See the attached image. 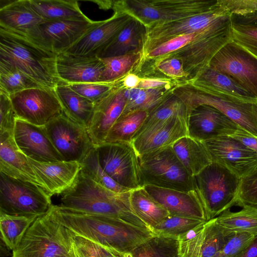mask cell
I'll return each instance as SVG.
<instances>
[{
    "mask_svg": "<svg viewBox=\"0 0 257 257\" xmlns=\"http://www.w3.org/2000/svg\"><path fill=\"white\" fill-rule=\"evenodd\" d=\"M17 118L10 96L0 92V134H14Z\"/></svg>",
    "mask_w": 257,
    "mask_h": 257,
    "instance_id": "obj_49",
    "label": "cell"
},
{
    "mask_svg": "<svg viewBox=\"0 0 257 257\" xmlns=\"http://www.w3.org/2000/svg\"><path fill=\"white\" fill-rule=\"evenodd\" d=\"M45 22L33 8L30 0L8 1L0 7V28L30 39Z\"/></svg>",
    "mask_w": 257,
    "mask_h": 257,
    "instance_id": "obj_26",
    "label": "cell"
},
{
    "mask_svg": "<svg viewBox=\"0 0 257 257\" xmlns=\"http://www.w3.org/2000/svg\"><path fill=\"white\" fill-rule=\"evenodd\" d=\"M239 126L216 108L201 105L188 116V136L201 142L233 135Z\"/></svg>",
    "mask_w": 257,
    "mask_h": 257,
    "instance_id": "obj_20",
    "label": "cell"
},
{
    "mask_svg": "<svg viewBox=\"0 0 257 257\" xmlns=\"http://www.w3.org/2000/svg\"><path fill=\"white\" fill-rule=\"evenodd\" d=\"M231 23L257 26V11L244 14H231Z\"/></svg>",
    "mask_w": 257,
    "mask_h": 257,
    "instance_id": "obj_52",
    "label": "cell"
},
{
    "mask_svg": "<svg viewBox=\"0 0 257 257\" xmlns=\"http://www.w3.org/2000/svg\"><path fill=\"white\" fill-rule=\"evenodd\" d=\"M230 14L219 0V4L216 7L205 13L177 21L154 24L147 27L141 60L152 50L161 44L176 37L202 30Z\"/></svg>",
    "mask_w": 257,
    "mask_h": 257,
    "instance_id": "obj_11",
    "label": "cell"
},
{
    "mask_svg": "<svg viewBox=\"0 0 257 257\" xmlns=\"http://www.w3.org/2000/svg\"><path fill=\"white\" fill-rule=\"evenodd\" d=\"M142 78L139 75L133 73H129L122 78V83L126 88H134L138 87Z\"/></svg>",
    "mask_w": 257,
    "mask_h": 257,
    "instance_id": "obj_54",
    "label": "cell"
},
{
    "mask_svg": "<svg viewBox=\"0 0 257 257\" xmlns=\"http://www.w3.org/2000/svg\"><path fill=\"white\" fill-rule=\"evenodd\" d=\"M234 42L257 58V26L232 24Z\"/></svg>",
    "mask_w": 257,
    "mask_h": 257,
    "instance_id": "obj_45",
    "label": "cell"
},
{
    "mask_svg": "<svg viewBox=\"0 0 257 257\" xmlns=\"http://www.w3.org/2000/svg\"><path fill=\"white\" fill-rule=\"evenodd\" d=\"M154 68L171 78H184L186 80L187 75L181 61L174 58L165 59L153 64Z\"/></svg>",
    "mask_w": 257,
    "mask_h": 257,
    "instance_id": "obj_50",
    "label": "cell"
},
{
    "mask_svg": "<svg viewBox=\"0 0 257 257\" xmlns=\"http://www.w3.org/2000/svg\"><path fill=\"white\" fill-rule=\"evenodd\" d=\"M63 113L73 121L89 126L94 113V104L79 94L68 84L60 82L54 89Z\"/></svg>",
    "mask_w": 257,
    "mask_h": 257,
    "instance_id": "obj_29",
    "label": "cell"
},
{
    "mask_svg": "<svg viewBox=\"0 0 257 257\" xmlns=\"http://www.w3.org/2000/svg\"><path fill=\"white\" fill-rule=\"evenodd\" d=\"M141 59V52L100 58L104 65V70L100 82H112L119 80L134 69Z\"/></svg>",
    "mask_w": 257,
    "mask_h": 257,
    "instance_id": "obj_41",
    "label": "cell"
},
{
    "mask_svg": "<svg viewBox=\"0 0 257 257\" xmlns=\"http://www.w3.org/2000/svg\"><path fill=\"white\" fill-rule=\"evenodd\" d=\"M125 89L119 84L94 104L93 117L87 131L95 147L104 143L110 129L121 115L126 102Z\"/></svg>",
    "mask_w": 257,
    "mask_h": 257,
    "instance_id": "obj_21",
    "label": "cell"
},
{
    "mask_svg": "<svg viewBox=\"0 0 257 257\" xmlns=\"http://www.w3.org/2000/svg\"><path fill=\"white\" fill-rule=\"evenodd\" d=\"M36 12L45 21L81 19L87 17L76 1L30 0Z\"/></svg>",
    "mask_w": 257,
    "mask_h": 257,
    "instance_id": "obj_33",
    "label": "cell"
},
{
    "mask_svg": "<svg viewBox=\"0 0 257 257\" xmlns=\"http://www.w3.org/2000/svg\"><path fill=\"white\" fill-rule=\"evenodd\" d=\"M170 82L159 78H142L138 86L141 89H154L167 87Z\"/></svg>",
    "mask_w": 257,
    "mask_h": 257,
    "instance_id": "obj_53",
    "label": "cell"
},
{
    "mask_svg": "<svg viewBox=\"0 0 257 257\" xmlns=\"http://www.w3.org/2000/svg\"><path fill=\"white\" fill-rule=\"evenodd\" d=\"M235 232L218 223L216 217L198 225L178 238L181 257H215Z\"/></svg>",
    "mask_w": 257,
    "mask_h": 257,
    "instance_id": "obj_15",
    "label": "cell"
},
{
    "mask_svg": "<svg viewBox=\"0 0 257 257\" xmlns=\"http://www.w3.org/2000/svg\"><path fill=\"white\" fill-rule=\"evenodd\" d=\"M201 220L170 214L151 229L155 235L174 238L178 237L204 222Z\"/></svg>",
    "mask_w": 257,
    "mask_h": 257,
    "instance_id": "obj_43",
    "label": "cell"
},
{
    "mask_svg": "<svg viewBox=\"0 0 257 257\" xmlns=\"http://www.w3.org/2000/svg\"><path fill=\"white\" fill-rule=\"evenodd\" d=\"M36 219L0 212L1 238L6 246L13 251L15 249L29 227Z\"/></svg>",
    "mask_w": 257,
    "mask_h": 257,
    "instance_id": "obj_39",
    "label": "cell"
},
{
    "mask_svg": "<svg viewBox=\"0 0 257 257\" xmlns=\"http://www.w3.org/2000/svg\"><path fill=\"white\" fill-rule=\"evenodd\" d=\"M236 257H257V236Z\"/></svg>",
    "mask_w": 257,
    "mask_h": 257,
    "instance_id": "obj_55",
    "label": "cell"
},
{
    "mask_svg": "<svg viewBox=\"0 0 257 257\" xmlns=\"http://www.w3.org/2000/svg\"><path fill=\"white\" fill-rule=\"evenodd\" d=\"M130 191L121 193L111 191L94 181L81 168L73 184L61 194V203L58 206L70 210L118 218L149 229L132 208Z\"/></svg>",
    "mask_w": 257,
    "mask_h": 257,
    "instance_id": "obj_2",
    "label": "cell"
},
{
    "mask_svg": "<svg viewBox=\"0 0 257 257\" xmlns=\"http://www.w3.org/2000/svg\"><path fill=\"white\" fill-rule=\"evenodd\" d=\"M57 54L24 36L0 28V61L13 65L43 87L55 89L61 82Z\"/></svg>",
    "mask_w": 257,
    "mask_h": 257,
    "instance_id": "obj_3",
    "label": "cell"
},
{
    "mask_svg": "<svg viewBox=\"0 0 257 257\" xmlns=\"http://www.w3.org/2000/svg\"><path fill=\"white\" fill-rule=\"evenodd\" d=\"M96 22L88 18L45 21L39 25L30 40L58 54L73 46Z\"/></svg>",
    "mask_w": 257,
    "mask_h": 257,
    "instance_id": "obj_16",
    "label": "cell"
},
{
    "mask_svg": "<svg viewBox=\"0 0 257 257\" xmlns=\"http://www.w3.org/2000/svg\"><path fill=\"white\" fill-rule=\"evenodd\" d=\"M139 156L144 186L187 192L195 190L193 177L178 159L172 146Z\"/></svg>",
    "mask_w": 257,
    "mask_h": 257,
    "instance_id": "obj_9",
    "label": "cell"
},
{
    "mask_svg": "<svg viewBox=\"0 0 257 257\" xmlns=\"http://www.w3.org/2000/svg\"><path fill=\"white\" fill-rule=\"evenodd\" d=\"M82 169L94 181L102 187L115 193L130 191L110 177L101 166L96 147L93 148L81 163Z\"/></svg>",
    "mask_w": 257,
    "mask_h": 257,
    "instance_id": "obj_42",
    "label": "cell"
},
{
    "mask_svg": "<svg viewBox=\"0 0 257 257\" xmlns=\"http://www.w3.org/2000/svg\"><path fill=\"white\" fill-rule=\"evenodd\" d=\"M41 87L43 86L17 67L0 61V92L10 96L26 89Z\"/></svg>",
    "mask_w": 257,
    "mask_h": 257,
    "instance_id": "obj_40",
    "label": "cell"
},
{
    "mask_svg": "<svg viewBox=\"0 0 257 257\" xmlns=\"http://www.w3.org/2000/svg\"><path fill=\"white\" fill-rule=\"evenodd\" d=\"M172 148L185 169L192 177L212 162L203 143L189 136L177 140Z\"/></svg>",
    "mask_w": 257,
    "mask_h": 257,
    "instance_id": "obj_30",
    "label": "cell"
},
{
    "mask_svg": "<svg viewBox=\"0 0 257 257\" xmlns=\"http://www.w3.org/2000/svg\"><path fill=\"white\" fill-rule=\"evenodd\" d=\"M53 208L60 221L75 236L120 253L132 251L155 235L148 229L118 218L70 210L58 205H53Z\"/></svg>",
    "mask_w": 257,
    "mask_h": 257,
    "instance_id": "obj_1",
    "label": "cell"
},
{
    "mask_svg": "<svg viewBox=\"0 0 257 257\" xmlns=\"http://www.w3.org/2000/svg\"><path fill=\"white\" fill-rule=\"evenodd\" d=\"M74 245L76 257H117L110 249L81 236H75Z\"/></svg>",
    "mask_w": 257,
    "mask_h": 257,
    "instance_id": "obj_46",
    "label": "cell"
},
{
    "mask_svg": "<svg viewBox=\"0 0 257 257\" xmlns=\"http://www.w3.org/2000/svg\"><path fill=\"white\" fill-rule=\"evenodd\" d=\"M172 93L185 105L188 115L201 105L213 106L248 133L257 137V102L246 101L216 92L192 81L177 85Z\"/></svg>",
    "mask_w": 257,
    "mask_h": 257,
    "instance_id": "obj_5",
    "label": "cell"
},
{
    "mask_svg": "<svg viewBox=\"0 0 257 257\" xmlns=\"http://www.w3.org/2000/svg\"><path fill=\"white\" fill-rule=\"evenodd\" d=\"M75 236L59 219L52 205L32 223L13 257H76Z\"/></svg>",
    "mask_w": 257,
    "mask_h": 257,
    "instance_id": "obj_4",
    "label": "cell"
},
{
    "mask_svg": "<svg viewBox=\"0 0 257 257\" xmlns=\"http://www.w3.org/2000/svg\"><path fill=\"white\" fill-rule=\"evenodd\" d=\"M191 81L216 92L246 101L257 102L256 98L228 75L209 67L205 69L197 79Z\"/></svg>",
    "mask_w": 257,
    "mask_h": 257,
    "instance_id": "obj_32",
    "label": "cell"
},
{
    "mask_svg": "<svg viewBox=\"0 0 257 257\" xmlns=\"http://www.w3.org/2000/svg\"><path fill=\"white\" fill-rule=\"evenodd\" d=\"M188 136V118L176 116L140 133L132 143L139 155L172 146Z\"/></svg>",
    "mask_w": 257,
    "mask_h": 257,
    "instance_id": "obj_22",
    "label": "cell"
},
{
    "mask_svg": "<svg viewBox=\"0 0 257 257\" xmlns=\"http://www.w3.org/2000/svg\"><path fill=\"white\" fill-rule=\"evenodd\" d=\"M18 118L38 126H44L63 113L54 89L32 88L10 95Z\"/></svg>",
    "mask_w": 257,
    "mask_h": 257,
    "instance_id": "obj_13",
    "label": "cell"
},
{
    "mask_svg": "<svg viewBox=\"0 0 257 257\" xmlns=\"http://www.w3.org/2000/svg\"><path fill=\"white\" fill-rule=\"evenodd\" d=\"M14 138L18 148L28 158L42 162L64 161L44 126L34 125L17 118Z\"/></svg>",
    "mask_w": 257,
    "mask_h": 257,
    "instance_id": "obj_19",
    "label": "cell"
},
{
    "mask_svg": "<svg viewBox=\"0 0 257 257\" xmlns=\"http://www.w3.org/2000/svg\"><path fill=\"white\" fill-rule=\"evenodd\" d=\"M202 142L212 162L241 179L257 167V153L230 136H220Z\"/></svg>",
    "mask_w": 257,
    "mask_h": 257,
    "instance_id": "obj_17",
    "label": "cell"
},
{
    "mask_svg": "<svg viewBox=\"0 0 257 257\" xmlns=\"http://www.w3.org/2000/svg\"><path fill=\"white\" fill-rule=\"evenodd\" d=\"M113 252L117 257H181L177 239L157 235L131 251L124 253Z\"/></svg>",
    "mask_w": 257,
    "mask_h": 257,
    "instance_id": "obj_34",
    "label": "cell"
},
{
    "mask_svg": "<svg viewBox=\"0 0 257 257\" xmlns=\"http://www.w3.org/2000/svg\"><path fill=\"white\" fill-rule=\"evenodd\" d=\"M44 127L64 161L81 163L95 147L87 128L64 113L49 121Z\"/></svg>",
    "mask_w": 257,
    "mask_h": 257,
    "instance_id": "obj_14",
    "label": "cell"
},
{
    "mask_svg": "<svg viewBox=\"0 0 257 257\" xmlns=\"http://www.w3.org/2000/svg\"><path fill=\"white\" fill-rule=\"evenodd\" d=\"M28 160L44 188L51 196L61 195L69 188L82 168L81 164L77 161L42 162L29 158Z\"/></svg>",
    "mask_w": 257,
    "mask_h": 257,
    "instance_id": "obj_24",
    "label": "cell"
},
{
    "mask_svg": "<svg viewBox=\"0 0 257 257\" xmlns=\"http://www.w3.org/2000/svg\"><path fill=\"white\" fill-rule=\"evenodd\" d=\"M0 172L44 188L31 168L27 157L16 145L14 134L9 133L0 134Z\"/></svg>",
    "mask_w": 257,
    "mask_h": 257,
    "instance_id": "obj_27",
    "label": "cell"
},
{
    "mask_svg": "<svg viewBox=\"0 0 257 257\" xmlns=\"http://www.w3.org/2000/svg\"><path fill=\"white\" fill-rule=\"evenodd\" d=\"M104 65L97 56L58 54L56 71L60 81L68 84L100 82Z\"/></svg>",
    "mask_w": 257,
    "mask_h": 257,
    "instance_id": "obj_23",
    "label": "cell"
},
{
    "mask_svg": "<svg viewBox=\"0 0 257 257\" xmlns=\"http://www.w3.org/2000/svg\"><path fill=\"white\" fill-rule=\"evenodd\" d=\"M95 147L101 166L115 182L130 190L144 186L139 156L132 143H104Z\"/></svg>",
    "mask_w": 257,
    "mask_h": 257,
    "instance_id": "obj_10",
    "label": "cell"
},
{
    "mask_svg": "<svg viewBox=\"0 0 257 257\" xmlns=\"http://www.w3.org/2000/svg\"><path fill=\"white\" fill-rule=\"evenodd\" d=\"M188 116L185 105L172 93L171 90L165 99L149 112L136 136L145 130L173 117L184 116L188 118Z\"/></svg>",
    "mask_w": 257,
    "mask_h": 257,
    "instance_id": "obj_37",
    "label": "cell"
},
{
    "mask_svg": "<svg viewBox=\"0 0 257 257\" xmlns=\"http://www.w3.org/2000/svg\"><path fill=\"white\" fill-rule=\"evenodd\" d=\"M164 88L165 87L154 89L125 88L124 94L126 102L120 117L139 110H147L149 112L171 92V91L165 94L167 92L163 90Z\"/></svg>",
    "mask_w": 257,
    "mask_h": 257,
    "instance_id": "obj_35",
    "label": "cell"
},
{
    "mask_svg": "<svg viewBox=\"0 0 257 257\" xmlns=\"http://www.w3.org/2000/svg\"><path fill=\"white\" fill-rule=\"evenodd\" d=\"M230 137L240 142L249 149L257 153V137L239 127Z\"/></svg>",
    "mask_w": 257,
    "mask_h": 257,
    "instance_id": "obj_51",
    "label": "cell"
},
{
    "mask_svg": "<svg viewBox=\"0 0 257 257\" xmlns=\"http://www.w3.org/2000/svg\"><path fill=\"white\" fill-rule=\"evenodd\" d=\"M143 187L170 214L207 221L203 206L195 190L182 191L149 185Z\"/></svg>",
    "mask_w": 257,
    "mask_h": 257,
    "instance_id": "obj_25",
    "label": "cell"
},
{
    "mask_svg": "<svg viewBox=\"0 0 257 257\" xmlns=\"http://www.w3.org/2000/svg\"><path fill=\"white\" fill-rule=\"evenodd\" d=\"M51 197L38 185L0 172V212L37 218L53 205Z\"/></svg>",
    "mask_w": 257,
    "mask_h": 257,
    "instance_id": "obj_8",
    "label": "cell"
},
{
    "mask_svg": "<svg viewBox=\"0 0 257 257\" xmlns=\"http://www.w3.org/2000/svg\"><path fill=\"white\" fill-rule=\"evenodd\" d=\"M112 8L114 14L110 18L97 21L76 43L65 52L97 57L132 18L117 8Z\"/></svg>",
    "mask_w": 257,
    "mask_h": 257,
    "instance_id": "obj_18",
    "label": "cell"
},
{
    "mask_svg": "<svg viewBox=\"0 0 257 257\" xmlns=\"http://www.w3.org/2000/svg\"><path fill=\"white\" fill-rule=\"evenodd\" d=\"M193 177L207 221L237 205L241 179L227 169L212 162Z\"/></svg>",
    "mask_w": 257,
    "mask_h": 257,
    "instance_id": "obj_6",
    "label": "cell"
},
{
    "mask_svg": "<svg viewBox=\"0 0 257 257\" xmlns=\"http://www.w3.org/2000/svg\"><path fill=\"white\" fill-rule=\"evenodd\" d=\"M237 205L257 207V167L241 178Z\"/></svg>",
    "mask_w": 257,
    "mask_h": 257,
    "instance_id": "obj_47",
    "label": "cell"
},
{
    "mask_svg": "<svg viewBox=\"0 0 257 257\" xmlns=\"http://www.w3.org/2000/svg\"><path fill=\"white\" fill-rule=\"evenodd\" d=\"M256 236L247 233L235 232L215 257H236Z\"/></svg>",
    "mask_w": 257,
    "mask_h": 257,
    "instance_id": "obj_48",
    "label": "cell"
},
{
    "mask_svg": "<svg viewBox=\"0 0 257 257\" xmlns=\"http://www.w3.org/2000/svg\"><path fill=\"white\" fill-rule=\"evenodd\" d=\"M148 114L147 110H139L119 117L110 129L104 143H132Z\"/></svg>",
    "mask_w": 257,
    "mask_h": 257,
    "instance_id": "obj_38",
    "label": "cell"
},
{
    "mask_svg": "<svg viewBox=\"0 0 257 257\" xmlns=\"http://www.w3.org/2000/svg\"><path fill=\"white\" fill-rule=\"evenodd\" d=\"M208 67L228 75L257 99V58L233 41L213 56Z\"/></svg>",
    "mask_w": 257,
    "mask_h": 257,
    "instance_id": "obj_12",
    "label": "cell"
},
{
    "mask_svg": "<svg viewBox=\"0 0 257 257\" xmlns=\"http://www.w3.org/2000/svg\"><path fill=\"white\" fill-rule=\"evenodd\" d=\"M130 200L135 214L151 231L170 215L169 211L151 196L144 187L132 190Z\"/></svg>",
    "mask_w": 257,
    "mask_h": 257,
    "instance_id": "obj_31",
    "label": "cell"
},
{
    "mask_svg": "<svg viewBox=\"0 0 257 257\" xmlns=\"http://www.w3.org/2000/svg\"><path fill=\"white\" fill-rule=\"evenodd\" d=\"M119 80L112 82H89L69 84L74 91L95 104L120 84Z\"/></svg>",
    "mask_w": 257,
    "mask_h": 257,
    "instance_id": "obj_44",
    "label": "cell"
},
{
    "mask_svg": "<svg viewBox=\"0 0 257 257\" xmlns=\"http://www.w3.org/2000/svg\"><path fill=\"white\" fill-rule=\"evenodd\" d=\"M113 3V7L147 27L205 13L216 7L219 0H125Z\"/></svg>",
    "mask_w": 257,
    "mask_h": 257,
    "instance_id": "obj_7",
    "label": "cell"
},
{
    "mask_svg": "<svg viewBox=\"0 0 257 257\" xmlns=\"http://www.w3.org/2000/svg\"><path fill=\"white\" fill-rule=\"evenodd\" d=\"M242 207L236 212L225 211L216 217L217 222L232 231L257 236V207L246 205Z\"/></svg>",
    "mask_w": 257,
    "mask_h": 257,
    "instance_id": "obj_36",
    "label": "cell"
},
{
    "mask_svg": "<svg viewBox=\"0 0 257 257\" xmlns=\"http://www.w3.org/2000/svg\"><path fill=\"white\" fill-rule=\"evenodd\" d=\"M146 33V27L138 20L128 21L113 41L97 56L107 58L141 52Z\"/></svg>",
    "mask_w": 257,
    "mask_h": 257,
    "instance_id": "obj_28",
    "label": "cell"
}]
</instances>
